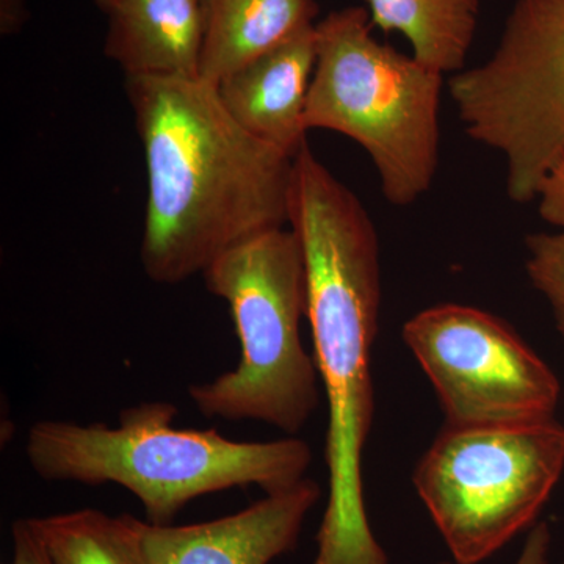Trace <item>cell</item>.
<instances>
[{"label": "cell", "mask_w": 564, "mask_h": 564, "mask_svg": "<svg viewBox=\"0 0 564 564\" xmlns=\"http://www.w3.org/2000/svg\"><path fill=\"white\" fill-rule=\"evenodd\" d=\"M289 228L302 245L314 361L328 403V499L311 564H389L367 518L362 454L373 425L380 245L361 199L313 151L293 163Z\"/></svg>", "instance_id": "obj_1"}, {"label": "cell", "mask_w": 564, "mask_h": 564, "mask_svg": "<svg viewBox=\"0 0 564 564\" xmlns=\"http://www.w3.org/2000/svg\"><path fill=\"white\" fill-rule=\"evenodd\" d=\"M199 79L210 85L317 24L315 0H202Z\"/></svg>", "instance_id": "obj_12"}, {"label": "cell", "mask_w": 564, "mask_h": 564, "mask_svg": "<svg viewBox=\"0 0 564 564\" xmlns=\"http://www.w3.org/2000/svg\"><path fill=\"white\" fill-rule=\"evenodd\" d=\"M317 62L315 24L214 85L252 135L295 158L307 143V95Z\"/></svg>", "instance_id": "obj_10"}, {"label": "cell", "mask_w": 564, "mask_h": 564, "mask_svg": "<svg viewBox=\"0 0 564 564\" xmlns=\"http://www.w3.org/2000/svg\"><path fill=\"white\" fill-rule=\"evenodd\" d=\"M13 562L11 564H52L28 519H18L11 527Z\"/></svg>", "instance_id": "obj_17"}, {"label": "cell", "mask_w": 564, "mask_h": 564, "mask_svg": "<svg viewBox=\"0 0 564 564\" xmlns=\"http://www.w3.org/2000/svg\"><path fill=\"white\" fill-rule=\"evenodd\" d=\"M311 478L237 513L187 525L143 521L141 544L147 564H272L299 545L307 514L321 500Z\"/></svg>", "instance_id": "obj_9"}, {"label": "cell", "mask_w": 564, "mask_h": 564, "mask_svg": "<svg viewBox=\"0 0 564 564\" xmlns=\"http://www.w3.org/2000/svg\"><path fill=\"white\" fill-rule=\"evenodd\" d=\"M525 272L551 304L556 329L564 337V228L558 232H534L525 239Z\"/></svg>", "instance_id": "obj_15"}, {"label": "cell", "mask_w": 564, "mask_h": 564, "mask_svg": "<svg viewBox=\"0 0 564 564\" xmlns=\"http://www.w3.org/2000/svg\"><path fill=\"white\" fill-rule=\"evenodd\" d=\"M551 529L545 522L534 524L527 536L524 547H522L521 555L516 560L514 564H549V556H551ZM437 564H452L447 562Z\"/></svg>", "instance_id": "obj_18"}, {"label": "cell", "mask_w": 564, "mask_h": 564, "mask_svg": "<svg viewBox=\"0 0 564 564\" xmlns=\"http://www.w3.org/2000/svg\"><path fill=\"white\" fill-rule=\"evenodd\" d=\"M536 203L544 221L564 228V154L541 185Z\"/></svg>", "instance_id": "obj_16"}, {"label": "cell", "mask_w": 564, "mask_h": 564, "mask_svg": "<svg viewBox=\"0 0 564 564\" xmlns=\"http://www.w3.org/2000/svg\"><path fill=\"white\" fill-rule=\"evenodd\" d=\"M148 173L141 265L159 284L289 225L293 158L242 128L199 77H126Z\"/></svg>", "instance_id": "obj_2"}, {"label": "cell", "mask_w": 564, "mask_h": 564, "mask_svg": "<svg viewBox=\"0 0 564 564\" xmlns=\"http://www.w3.org/2000/svg\"><path fill=\"white\" fill-rule=\"evenodd\" d=\"M172 402L126 408L117 426L41 421L25 455L46 481L118 485L139 499L152 525H172L188 503L209 494L258 486L285 491L306 478L310 444L299 437L243 443L217 430L177 429Z\"/></svg>", "instance_id": "obj_3"}, {"label": "cell", "mask_w": 564, "mask_h": 564, "mask_svg": "<svg viewBox=\"0 0 564 564\" xmlns=\"http://www.w3.org/2000/svg\"><path fill=\"white\" fill-rule=\"evenodd\" d=\"M448 91L467 135L502 155L508 198L536 202L564 154V0H516L491 57Z\"/></svg>", "instance_id": "obj_7"}, {"label": "cell", "mask_w": 564, "mask_h": 564, "mask_svg": "<svg viewBox=\"0 0 564 564\" xmlns=\"http://www.w3.org/2000/svg\"><path fill=\"white\" fill-rule=\"evenodd\" d=\"M403 340L432 381L447 429H499L555 419L558 378L496 315L440 304L404 323Z\"/></svg>", "instance_id": "obj_8"}, {"label": "cell", "mask_w": 564, "mask_h": 564, "mask_svg": "<svg viewBox=\"0 0 564 564\" xmlns=\"http://www.w3.org/2000/svg\"><path fill=\"white\" fill-rule=\"evenodd\" d=\"M564 470V426H444L414 470L415 491L456 564H480L534 525Z\"/></svg>", "instance_id": "obj_6"}, {"label": "cell", "mask_w": 564, "mask_h": 564, "mask_svg": "<svg viewBox=\"0 0 564 564\" xmlns=\"http://www.w3.org/2000/svg\"><path fill=\"white\" fill-rule=\"evenodd\" d=\"M207 291L229 304L240 344L231 372L188 388L207 419L258 421L293 436L321 402L314 356L302 343L306 265L292 229L259 234L204 270Z\"/></svg>", "instance_id": "obj_5"}, {"label": "cell", "mask_w": 564, "mask_h": 564, "mask_svg": "<svg viewBox=\"0 0 564 564\" xmlns=\"http://www.w3.org/2000/svg\"><path fill=\"white\" fill-rule=\"evenodd\" d=\"M28 18L24 0H0V31L2 35H13Z\"/></svg>", "instance_id": "obj_19"}, {"label": "cell", "mask_w": 564, "mask_h": 564, "mask_svg": "<svg viewBox=\"0 0 564 564\" xmlns=\"http://www.w3.org/2000/svg\"><path fill=\"white\" fill-rule=\"evenodd\" d=\"M372 29L364 7L332 11L315 24L306 126L356 141L373 162L384 198L404 207L436 177L445 76L380 43Z\"/></svg>", "instance_id": "obj_4"}, {"label": "cell", "mask_w": 564, "mask_h": 564, "mask_svg": "<svg viewBox=\"0 0 564 564\" xmlns=\"http://www.w3.org/2000/svg\"><path fill=\"white\" fill-rule=\"evenodd\" d=\"M29 522L52 564H147L143 521L131 514L84 508L29 518Z\"/></svg>", "instance_id": "obj_14"}, {"label": "cell", "mask_w": 564, "mask_h": 564, "mask_svg": "<svg viewBox=\"0 0 564 564\" xmlns=\"http://www.w3.org/2000/svg\"><path fill=\"white\" fill-rule=\"evenodd\" d=\"M95 2L98 3V6L107 13V11L113 9L117 3H120L121 0H95Z\"/></svg>", "instance_id": "obj_20"}, {"label": "cell", "mask_w": 564, "mask_h": 564, "mask_svg": "<svg viewBox=\"0 0 564 564\" xmlns=\"http://www.w3.org/2000/svg\"><path fill=\"white\" fill-rule=\"evenodd\" d=\"M373 28L399 32L419 62L444 76L464 69L477 33L478 0H364Z\"/></svg>", "instance_id": "obj_13"}, {"label": "cell", "mask_w": 564, "mask_h": 564, "mask_svg": "<svg viewBox=\"0 0 564 564\" xmlns=\"http://www.w3.org/2000/svg\"><path fill=\"white\" fill-rule=\"evenodd\" d=\"M107 14L104 52L126 77H199L202 0H121Z\"/></svg>", "instance_id": "obj_11"}]
</instances>
